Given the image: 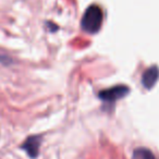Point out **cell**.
Returning <instances> with one entry per match:
<instances>
[{
  "mask_svg": "<svg viewBox=\"0 0 159 159\" xmlns=\"http://www.w3.org/2000/svg\"><path fill=\"white\" fill-rule=\"evenodd\" d=\"M102 24V11L98 6H91L83 14L81 26L83 31L89 34H95L99 31Z\"/></svg>",
  "mask_w": 159,
  "mask_h": 159,
  "instance_id": "obj_1",
  "label": "cell"
},
{
  "mask_svg": "<svg viewBox=\"0 0 159 159\" xmlns=\"http://www.w3.org/2000/svg\"><path fill=\"white\" fill-rule=\"evenodd\" d=\"M129 93V87L123 85H118V86L110 87L108 89L102 91L98 94V97L102 100L107 102H113L118 99H121Z\"/></svg>",
  "mask_w": 159,
  "mask_h": 159,
  "instance_id": "obj_2",
  "label": "cell"
},
{
  "mask_svg": "<svg viewBox=\"0 0 159 159\" xmlns=\"http://www.w3.org/2000/svg\"><path fill=\"white\" fill-rule=\"evenodd\" d=\"M39 144H40L39 136H31L24 142V144L22 145V148L32 157V158H35L38 155Z\"/></svg>",
  "mask_w": 159,
  "mask_h": 159,
  "instance_id": "obj_3",
  "label": "cell"
},
{
  "mask_svg": "<svg viewBox=\"0 0 159 159\" xmlns=\"http://www.w3.org/2000/svg\"><path fill=\"white\" fill-rule=\"evenodd\" d=\"M159 76V71L156 66H152V68H149L148 70H146V72L144 73L143 79H142V82H143V85L146 87V89H149L150 87L154 86V84L157 82Z\"/></svg>",
  "mask_w": 159,
  "mask_h": 159,
  "instance_id": "obj_4",
  "label": "cell"
},
{
  "mask_svg": "<svg viewBox=\"0 0 159 159\" xmlns=\"http://www.w3.org/2000/svg\"><path fill=\"white\" fill-rule=\"evenodd\" d=\"M132 159H156V157L147 148H136L133 152Z\"/></svg>",
  "mask_w": 159,
  "mask_h": 159,
  "instance_id": "obj_5",
  "label": "cell"
},
{
  "mask_svg": "<svg viewBox=\"0 0 159 159\" xmlns=\"http://www.w3.org/2000/svg\"><path fill=\"white\" fill-rule=\"evenodd\" d=\"M0 63H5V64L11 63V60H10L8 57H6V56L0 55Z\"/></svg>",
  "mask_w": 159,
  "mask_h": 159,
  "instance_id": "obj_6",
  "label": "cell"
}]
</instances>
